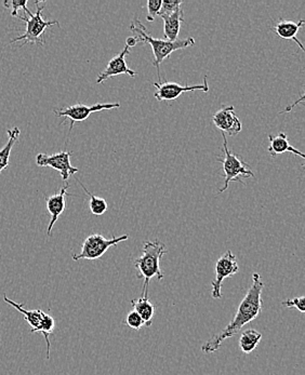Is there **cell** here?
I'll use <instances>...</instances> for the list:
<instances>
[{
	"label": "cell",
	"instance_id": "83f0119b",
	"mask_svg": "<svg viewBox=\"0 0 305 375\" xmlns=\"http://www.w3.org/2000/svg\"><path fill=\"white\" fill-rule=\"evenodd\" d=\"M138 43H139V41H138V38L136 37H132H132L127 38L126 43L127 47H129V48H130V47H134Z\"/></svg>",
	"mask_w": 305,
	"mask_h": 375
},
{
	"label": "cell",
	"instance_id": "52a82bcc",
	"mask_svg": "<svg viewBox=\"0 0 305 375\" xmlns=\"http://www.w3.org/2000/svg\"><path fill=\"white\" fill-rule=\"evenodd\" d=\"M120 103H96L94 105H86V104L77 103L74 105L67 106L64 109H56L54 115L56 117H64L71 120L70 130L74 128L76 122H83L89 118L91 114L98 111H109V109H118Z\"/></svg>",
	"mask_w": 305,
	"mask_h": 375
},
{
	"label": "cell",
	"instance_id": "484cf974",
	"mask_svg": "<svg viewBox=\"0 0 305 375\" xmlns=\"http://www.w3.org/2000/svg\"><path fill=\"white\" fill-rule=\"evenodd\" d=\"M126 323L129 328H132L134 330L139 331L142 327L144 325L143 320L140 317L138 312L132 310L129 312L128 315L126 317Z\"/></svg>",
	"mask_w": 305,
	"mask_h": 375
},
{
	"label": "cell",
	"instance_id": "8992f818",
	"mask_svg": "<svg viewBox=\"0 0 305 375\" xmlns=\"http://www.w3.org/2000/svg\"><path fill=\"white\" fill-rule=\"evenodd\" d=\"M128 235H124L120 237H114L112 239H106L102 235L92 234L87 237L83 242V247H81V253L74 255V261H79V259H89V261H94V259H100L105 255L106 251L113 246H117L119 242H126L128 240Z\"/></svg>",
	"mask_w": 305,
	"mask_h": 375
},
{
	"label": "cell",
	"instance_id": "603a6c76",
	"mask_svg": "<svg viewBox=\"0 0 305 375\" xmlns=\"http://www.w3.org/2000/svg\"><path fill=\"white\" fill-rule=\"evenodd\" d=\"M183 1L181 0H165L162 3V8L159 11L158 15L160 18L166 17V15L171 14L174 11H177L179 8H181Z\"/></svg>",
	"mask_w": 305,
	"mask_h": 375
},
{
	"label": "cell",
	"instance_id": "7c38bea8",
	"mask_svg": "<svg viewBox=\"0 0 305 375\" xmlns=\"http://www.w3.org/2000/svg\"><path fill=\"white\" fill-rule=\"evenodd\" d=\"M130 53V48L129 47H125L124 50L119 53L118 56H114L111 61H109L106 67L104 68V71L102 72L96 78V83H102L103 81H107V79L115 77L118 75H129L132 78H134L136 76V73L130 68L128 67L126 63V56Z\"/></svg>",
	"mask_w": 305,
	"mask_h": 375
},
{
	"label": "cell",
	"instance_id": "44dd1931",
	"mask_svg": "<svg viewBox=\"0 0 305 375\" xmlns=\"http://www.w3.org/2000/svg\"><path fill=\"white\" fill-rule=\"evenodd\" d=\"M79 184L83 187V191L89 196V209H90L91 213L96 215V217H101L109 209V206H107V202H106L105 199L101 198V197L96 196V195L92 194L90 191L87 189V187L79 182Z\"/></svg>",
	"mask_w": 305,
	"mask_h": 375
},
{
	"label": "cell",
	"instance_id": "5b68a950",
	"mask_svg": "<svg viewBox=\"0 0 305 375\" xmlns=\"http://www.w3.org/2000/svg\"><path fill=\"white\" fill-rule=\"evenodd\" d=\"M222 138L224 156H223V158L219 157L218 160L222 164L223 171H224V186L220 189L219 194H222L225 191H227L229 185L232 181H238V183L245 184L242 182V178H245V179L255 178V174L249 169V166L246 162H242L238 155L232 154L230 149H227V136L223 132Z\"/></svg>",
	"mask_w": 305,
	"mask_h": 375
},
{
	"label": "cell",
	"instance_id": "277c9868",
	"mask_svg": "<svg viewBox=\"0 0 305 375\" xmlns=\"http://www.w3.org/2000/svg\"><path fill=\"white\" fill-rule=\"evenodd\" d=\"M41 1H35L36 7H37L36 13L32 12L28 17H22L20 14L17 17V18L21 19V20L26 23V30L23 35L18 36V37L12 39L11 43L22 41V45H25V43L43 45L45 43L43 34H45V30L53 25H60L58 21L43 20L41 13H43L45 7H43V5L41 6Z\"/></svg>",
	"mask_w": 305,
	"mask_h": 375
},
{
	"label": "cell",
	"instance_id": "7a4b0ae2",
	"mask_svg": "<svg viewBox=\"0 0 305 375\" xmlns=\"http://www.w3.org/2000/svg\"><path fill=\"white\" fill-rule=\"evenodd\" d=\"M136 25L134 23H132L130 30L138 35V41L141 43H149L153 49L154 53V61L153 65L157 68L158 72L159 83H162V77H160V64L164 62L166 58L171 56V53L174 51L182 50V49L187 48L189 45H193L195 43V39L192 37L187 38V39H178L176 41H168L166 39H156L151 37L147 32L145 26L140 22L139 20H136Z\"/></svg>",
	"mask_w": 305,
	"mask_h": 375
},
{
	"label": "cell",
	"instance_id": "9a60e30c",
	"mask_svg": "<svg viewBox=\"0 0 305 375\" xmlns=\"http://www.w3.org/2000/svg\"><path fill=\"white\" fill-rule=\"evenodd\" d=\"M305 21L301 19L299 22H293V21L282 20L276 24V26L272 28L273 32H275L278 37L283 39H291V41L297 43V45L300 47L301 50L304 51L302 43L299 41L298 35L299 30L304 25Z\"/></svg>",
	"mask_w": 305,
	"mask_h": 375
},
{
	"label": "cell",
	"instance_id": "7402d4cb",
	"mask_svg": "<svg viewBox=\"0 0 305 375\" xmlns=\"http://www.w3.org/2000/svg\"><path fill=\"white\" fill-rule=\"evenodd\" d=\"M56 328V321L52 316L48 315V314H43V320H41V325L38 328L37 332H41L45 338V343H47V358H50V340L49 336L52 334Z\"/></svg>",
	"mask_w": 305,
	"mask_h": 375
},
{
	"label": "cell",
	"instance_id": "3957f363",
	"mask_svg": "<svg viewBox=\"0 0 305 375\" xmlns=\"http://www.w3.org/2000/svg\"><path fill=\"white\" fill-rule=\"evenodd\" d=\"M167 253L165 244L155 240L147 242L143 244V253L141 257L134 259V266L138 270V278H143V295H149V282L154 277L158 280L164 279V274L160 270V259Z\"/></svg>",
	"mask_w": 305,
	"mask_h": 375
},
{
	"label": "cell",
	"instance_id": "ba28073f",
	"mask_svg": "<svg viewBox=\"0 0 305 375\" xmlns=\"http://www.w3.org/2000/svg\"><path fill=\"white\" fill-rule=\"evenodd\" d=\"M238 272H240V266H238V259L233 255V252L229 250L218 259L215 264V279L211 281V297L217 300L221 299L222 297L221 288H222L223 281L227 278L232 277L238 274Z\"/></svg>",
	"mask_w": 305,
	"mask_h": 375
},
{
	"label": "cell",
	"instance_id": "ac0fdd59",
	"mask_svg": "<svg viewBox=\"0 0 305 375\" xmlns=\"http://www.w3.org/2000/svg\"><path fill=\"white\" fill-rule=\"evenodd\" d=\"M134 312L139 314L140 317L143 320L144 325L149 328L151 325V320L154 317L155 308L149 300V295H142L138 300L132 301Z\"/></svg>",
	"mask_w": 305,
	"mask_h": 375
},
{
	"label": "cell",
	"instance_id": "cb8c5ba5",
	"mask_svg": "<svg viewBox=\"0 0 305 375\" xmlns=\"http://www.w3.org/2000/svg\"><path fill=\"white\" fill-rule=\"evenodd\" d=\"M28 0H11V1H5L3 6H5L6 8H11V9H12L11 15L17 18L19 15V9H23V11L26 12V14L28 15H30V13H32V11L28 10Z\"/></svg>",
	"mask_w": 305,
	"mask_h": 375
},
{
	"label": "cell",
	"instance_id": "2e32d148",
	"mask_svg": "<svg viewBox=\"0 0 305 375\" xmlns=\"http://www.w3.org/2000/svg\"><path fill=\"white\" fill-rule=\"evenodd\" d=\"M162 19L164 21V34L166 41H178L181 24L185 22V12L182 10V8H179L171 14L162 17Z\"/></svg>",
	"mask_w": 305,
	"mask_h": 375
},
{
	"label": "cell",
	"instance_id": "ffe728a7",
	"mask_svg": "<svg viewBox=\"0 0 305 375\" xmlns=\"http://www.w3.org/2000/svg\"><path fill=\"white\" fill-rule=\"evenodd\" d=\"M262 334L255 329H248L240 335V347L244 354L253 353V350L259 345Z\"/></svg>",
	"mask_w": 305,
	"mask_h": 375
},
{
	"label": "cell",
	"instance_id": "5bb4252c",
	"mask_svg": "<svg viewBox=\"0 0 305 375\" xmlns=\"http://www.w3.org/2000/svg\"><path fill=\"white\" fill-rule=\"evenodd\" d=\"M269 153L272 155L273 157H277L278 155L285 154V153H293V154L297 155V156L301 157L304 159L305 156L302 151H299L298 149H295L293 145L289 143L287 134L284 132H280L277 136H269Z\"/></svg>",
	"mask_w": 305,
	"mask_h": 375
},
{
	"label": "cell",
	"instance_id": "9c48e42d",
	"mask_svg": "<svg viewBox=\"0 0 305 375\" xmlns=\"http://www.w3.org/2000/svg\"><path fill=\"white\" fill-rule=\"evenodd\" d=\"M154 87L156 88L154 96L157 101H173L178 98L185 94V92H192V91L200 90L202 92H208L210 87L208 85L207 76H204V83L200 85H193V86H182L177 83H154Z\"/></svg>",
	"mask_w": 305,
	"mask_h": 375
},
{
	"label": "cell",
	"instance_id": "8fae6325",
	"mask_svg": "<svg viewBox=\"0 0 305 375\" xmlns=\"http://www.w3.org/2000/svg\"><path fill=\"white\" fill-rule=\"evenodd\" d=\"M212 120L215 127L224 134L234 136L242 131V125L235 114L234 106L222 105V107L213 115Z\"/></svg>",
	"mask_w": 305,
	"mask_h": 375
},
{
	"label": "cell",
	"instance_id": "4316f807",
	"mask_svg": "<svg viewBox=\"0 0 305 375\" xmlns=\"http://www.w3.org/2000/svg\"><path fill=\"white\" fill-rule=\"evenodd\" d=\"M282 304L286 308H297L300 312H305V297H293L291 300L284 301Z\"/></svg>",
	"mask_w": 305,
	"mask_h": 375
},
{
	"label": "cell",
	"instance_id": "6da1fadb",
	"mask_svg": "<svg viewBox=\"0 0 305 375\" xmlns=\"http://www.w3.org/2000/svg\"><path fill=\"white\" fill-rule=\"evenodd\" d=\"M263 288H264V283L260 275L253 272V285L248 290L247 294L242 299L236 315L221 332L213 335L209 341L204 343L202 346V353L208 354V355L215 353L227 339L232 338L235 334H238L242 328L260 315L263 308Z\"/></svg>",
	"mask_w": 305,
	"mask_h": 375
},
{
	"label": "cell",
	"instance_id": "e0dca14e",
	"mask_svg": "<svg viewBox=\"0 0 305 375\" xmlns=\"http://www.w3.org/2000/svg\"><path fill=\"white\" fill-rule=\"evenodd\" d=\"M3 301H5L7 304L11 305L12 308H14L15 310H18L19 312H21L24 318H25L26 321H28V325H30V333L37 332L38 328L41 325V320H43V314L45 312H43L41 310H28L24 308L22 304H19V303L14 302V301L8 299L7 295H3Z\"/></svg>",
	"mask_w": 305,
	"mask_h": 375
},
{
	"label": "cell",
	"instance_id": "d6986e66",
	"mask_svg": "<svg viewBox=\"0 0 305 375\" xmlns=\"http://www.w3.org/2000/svg\"><path fill=\"white\" fill-rule=\"evenodd\" d=\"M7 133L9 139H8L7 143H6L3 149L0 151V174L3 170L7 169L8 166H9L11 151H12L14 144L19 141V138H20V129L18 127H14V128L7 130Z\"/></svg>",
	"mask_w": 305,
	"mask_h": 375
},
{
	"label": "cell",
	"instance_id": "d4e9b609",
	"mask_svg": "<svg viewBox=\"0 0 305 375\" xmlns=\"http://www.w3.org/2000/svg\"><path fill=\"white\" fill-rule=\"evenodd\" d=\"M162 0H149L147 3V17L149 22H153L158 15L160 8H162Z\"/></svg>",
	"mask_w": 305,
	"mask_h": 375
},
{
	"label": "cell",
	"instance_id": "30bf717a",
	"mask_svg": "<svg viewBox=\"0 0 305 375\" xmlns=\"http://www.w3.org/2000/svg\"><path fill=\"white\" fill-rule=\"evenodd\" d=\"M71 151H60L56 154H38L36 162L39 167H49L60 172L61 178L64 182H67L71 175L79 171L77 168L72 166Z\"/></svg>",
	"mask_w": 305,
	"mask_h": 375
},
{
	"label": "cell",
	"instance_id": "4fadbf2b",
	"mask_svg": "<svg viewBox=\"0 0 305 375\" xmlns=\"http://www.w3.org/2000/svg\"><path fill=\"white\" fill-rule=\"evenodd\" d=\"M70 185L66 183L62 189H60L59 193L52 195V196L45 198V204H47V210L51 215L50 223L48 225V231H47V235L51 236L52 233L53 226L56 224L59 217H61V214L63 213L64 210L66 208L65 197L67 196V189Z\"/></svg>",
	"mask_w": 305,
	"mask_h": 375
}]
</instances>
